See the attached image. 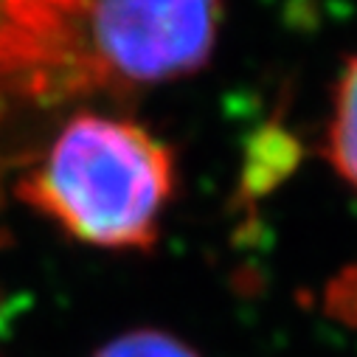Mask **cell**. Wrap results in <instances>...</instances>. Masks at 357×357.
I'll use <instances>...</instances> for the list:
<instances>
[{"mask_svg": "<svg viewBox=\"0 0 357 357\" xmlns=\"http://www.w3.org/2000/svg\"><path fill=\"white\" fill-rule=\"evenodd\" d=\"M222 0H29L15 70L45 84L141 87L203 68Z\"/></svg>", "mask_w": 357, "mask_h": 357, "instance_id": "cell-1", "label": "cell"}, {"mask_svg": "<svg viewBox=\"0 0 357 357\" xmlns=\"http://www.w3.org/2000/svg\"><path fill=\"white\" fill-rule=\"evenodd\" d=\"M174 169L144 127L82 113L54 138L23 195L70 236L99 248H146L158 236Z\"/></svg>", "mask_w": 357, "mask_h": 357, "instance_id": "cell-2", "label": "cell"}, {"mask_svg": "<svg viewBox=\"0 0 357 357\" xmlns=\"http://www.w3.org/2000/svg\"><path fill=\"white\" fill-rule=\"evenodd\" d=\"M326 158L335 172L357 192V54L346 62L326 130Z\"/></svg>", "mask_w": 357, "mask_h": 357, "instance_id": "cell-3", "label": "cell"}, {"mask_svg": "<svg viewBox=\"0 0 357 357\" xmlns=\"http://www.w3.org/2000/svg\"><path fill=\"white\" fill-rule=\"evenodd\" d=\"M96 357H197L186 343L166 332L138 329L107 343Z\"/></svg>", "mask_w": 357, "mask_h": 357, "instance_id": "cell-4", "label": "cell"}, {"mask_svg": "<svg viewBox=\"0 0 357 357\" xmlns=\"http://www.w3.org/2000/svg\"><path fill=\"white\" fill-rule=\"evenodd\" d=\"M324 310L329 318L357 329V261L346 264L343 271L324 290Z\"/></svg>", "mask_w": 357, "mask_h": 357, "instance_id": "cell-5", "label": "cell"}, {"mask_svg": "<svg viewBox=\"0 0 357 357\" xmlns=\"http://www.w3.org/2000/svg\"><path fill=\"white\" fill-rule=\"evenodd\" d=\"M17 3L20 0H0V68H3V54H6V45H9L12 26H15Z\"/></svg>", "mask_w": 357, "mask_h": 357, "instance_id": "cell-6", "label": "cell"}]
</instances>
